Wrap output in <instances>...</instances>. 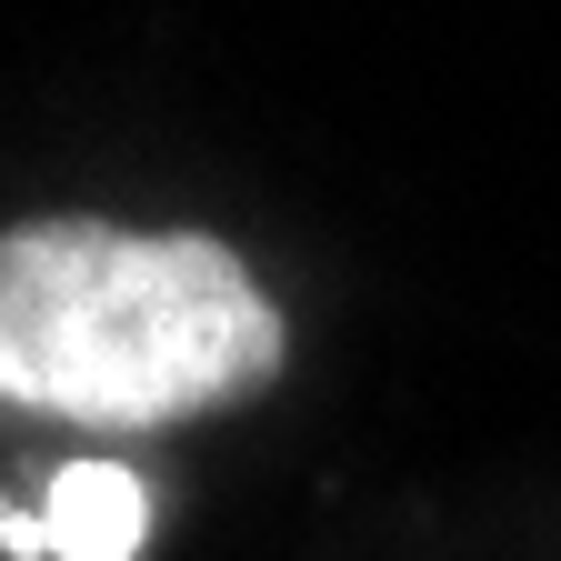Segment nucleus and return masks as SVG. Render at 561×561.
Wrapping results in <instances>:
<instances>
[{
    "mask_svg": "<svg viewBox=\"0 0 561 561\" xmlns=\"http://www.w3.org/2000/svg\"><path fill=\"white\" fill-rule=\"evenodd\" d=\"M280 371V311L210 231H121L91 210L0 231V401L91 432L231 411Z\"/></svg>",
    "mask_w": 561,
    "mask_h": 561,
    "instance_id": "1",
    "label": "nucleus"
},
{
    "mask_svg": "<svg viewBox=\"0 0 561 561\" xmlns=\"http://www.w3.org/2000/svg\"><path fill=\"white\" fill-rule=\"evenodd\" d=\"M0 551L11 561H50V522H31L21 502H0Z\"/></svg>",
    "mask_w": 561,
    "mask_h": 561,
    "instance_id": "3",
    "label": "nucleus"
},
{
    "mask_svg": "<svg viewBox=\"0 0 561 561\" xmlns=\"http://www.w3.org/2000/svg\"><path fill=\"white\" fill-rule=\"evenodd\" d=\"M50 561H130L151 541V491H140L121 461H70L50 481Z\"/></svg>",
    "mask_w": 561,
    "mask_h": 561,
    "instance_id": "2",
    "label": "nucleus"
}]
</instances>
